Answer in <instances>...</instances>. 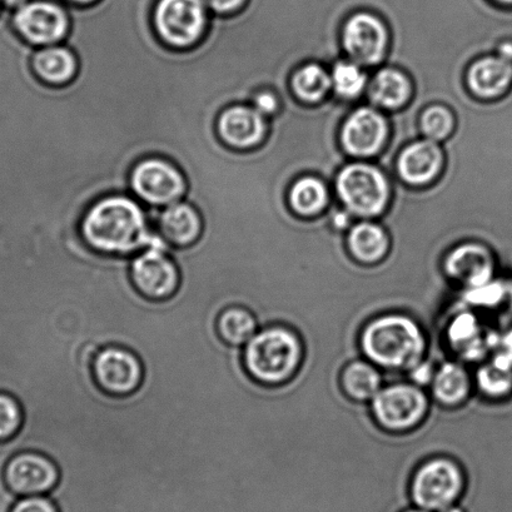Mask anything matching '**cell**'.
I'll return each instance as SVG.
<instances>
[{"label":"cell","instance_id":"1","mask_svg":"<svg viewBox=\"0 0 512 512\" xmlns=\"http://www.w3.org/2000/svg\"><path fill=\"white\" fill-rule=\"evenodd\" d=\"M81 233L93 252L117 258L136 256L159 236L149 212L132 195L99 198L84 215Z\"/></svg>","mask_w":512,"mask_h":512},{"label":"cell","instance_id":"2","mask_svg":"<svg viewBox=\"0 0 512 512\" xmlns=\"http://www.w3.org/2000/svg\"><path fill=\"white\" fill-rule=\"evenodd\" d=\"M359 341L365 359L380 370L409 372L426 357L424 328L405 313H384L372 318L362 327Z\"/></svg>","mask_w":512,"mask_h":512},{"label":"cell","instance_id":"3","mask_svg":"<svg viewBox=\"0 0 512 512\" xmlns=\"http://www.w3.org/2000/svg\"><path fill=\"white\" fill-rule=\"evenodd\" d=\"M241 365L253 384L280 387L291 382L305 360V345L298 332L281 323L260 328L242 347Z\"/></svg>","mask_w":512,"mask_h":512},{"label":"cell","instance_id":"4","mask_svg":"<svg viewBox=\"0 0 512 512\" xmlns=\"http://www.w3.org/2000/svg\"><path fill=\"white\" fill-rule=\"evenodd\" d=\"M128 277L134 291L152 303L173 300L183 282L181 267L161 236L129 260Z\"/></svg>","mask_w":512,"mask_h":512},{"label":"cell","instance_id":"5","mask_svg":"<svg viewBox=\"0 0 512 512\" xmlns=\"http://www.w3.org/2000/svg\"><path fill=\"white\" fill-rule=\"evenodd\" d=\"M210 21L206 0H157L153 6L154 31L162 43L176 51L198 46Z\"/></svg>","mask_w":512,"mask_h":512},{"label":"cell","instance_id":"6","mask_svg":"<svg viewBox=\"0 0 512 512\" xmlns=\"http://www.w3.org/2000/svg\"><path fill=\"white\" fill-rule=\"evenodd\" d=\"M372 419L380 429L401 435L419 429L430 411V399L414 382L382 387L370 402Z\"/></svg>","mask_w":512,"mask_h":512},{"label":"cell","instance_id":"7","mask_svg":"<svg viewBox=\"0 0 512 512\" xmlns=\"http://www.w3.org/2000/svg\"><path fill=\"white\" fill-rule=\"evenodd\" d=\"M94 384L104 395L127 399L142 389L146 365L136 351L119 344L99 347L91 362Z\"/></svg>","mask_w":512,"mask_h":512},{"label":"cell","instance_id":"8","mask_svg":"<svg viewBox=\"0 0 512 512\" xmlns=\"http://www.w3.org/2000/svg\"><path fill=\"white\" fill-rule=\"evenodd\" d=\"M465 472L451 457L421 462L411 480V496L422 510L441 511L455 504L464 491Z\"/></svg>","mask_w":512,"mask_h":512},{"label":"cell","instance_id":"9","mask_svg":"<svg viewBox=\"0 0 512 512\" xmlns=\"http://www.w3.org/2000/svg\"><path fill=\"white\" fill-rule=\"evenodd\" d=\"M131 192L149 207L161 208L182 201L187 193L185 173L171 159L147 157L136 163L129 177Z\"/></svg>","mask_w":512,"mask_h":512},{"label":"cell","instance_id":"10","mask_svg":"<svg viewBox=\"0 0 512 512\" xmlns=\"http://www.w3.org/2000/svg\"><path fill=\"white\" fill-rule=\"evenodd\" d=\"M4 482L16 497L53 494L61 485V467L51 456L37 450L17 452L4 467Z\"/></svg>","mask_w":512,"mask_h":512},{"label":"cell","instance_id":"11","mask_svg":"<svg viewBox=\"0 0 512 512\" xmlns=\"http://www.w3.org/2000/svg\"><path fill=\"white\" fill-rule=\"evenodd\" d=\"M342 202L357 216L380 215L389 201V185L379 169L364 163L342 169L337 180Z\"/></svg>","mask_w":512,"mask_h":512},{"label":"cell","instance_id":"12","mask_svg":"<svg viewBox=\"0 0 512 512\" xmlns=\"http://www.w3.org/2000/svg\"><path fill=\"white\" fill-rule=\"evenodd\" d=\"M13 26L24 41L34 47H48L66 41L71 18L61 4L37 0L19 8Z\"/></svg>","mask_w":512,"mask_h":512},{"label":"cell","instance_id":"13","mask_svg":"<svg viewBox=\"0 0 512 512\" xmlns=\"http://www.w3.org/2000/svg\"><path fill=\"white\" fill-rule=\"evenodd\" d=\"M151 208L152 210L148 211L149 216L153 217L159 236L172 250H185L195 246L201 240L203 233L201 212L185 198L164 207L161 211L159 208Z\"/></svg>","mask_w":512,"mask_h":512},{"label":"cell","instance_id":"14","mask_svg":"<svg viewBox=\"0 0 512 512\" xmlns=\"http://www.w3.org/2000/svg\"><path fill=\"white\" fill-rule=\"evenodd\" d=\"M217 133L226 146L251 151L265 141L266 118L248 103L232 104L218 116Z\"/></svg>","mask_w":512,"mask_h":512},{"label":"cell","instance_id":"15","mask_svg":"<svg viewBox=\"0 0 512 512\" xmlns=\"http://www.w3.org/2000/svg\"><path fill=\"white\" fill-rule=\"evenodd\" d=\"M444 271L450 281L472 290L492 281L495 262L486 247L479 243H465L449 253Z\"/></svg>","mask_w":512,"mask_h":512},{"label":"cell","instance_id":"16","mask_svg":"<svg viewBox=\"0 0 512 512\" xmlns=\"http://www.w3.org/2000/svg\"><path fill=\"white\" fill-rule=\"evenodd\" d=\"M387 44V32L379 19L367 13L356 14L347 22L344 46L357 63L372 66L381 61Z\"/></svg>","mask_w":512,"mask_h":512},{"label":"cell","instance_id":"17","mask_svg":"<svg viewBox=\"0 0 512 512\" xmlns=\"http://www.w3.org/2000/svg\"><path fill=\"white\" fill-rule=\"evenodd\" d=\"M387 136V124L379 112L360 108L352 113L342 129V143L354 156L367 157L375 154Z\"/></svg>","mask_w":512,"mask_h":512},{"label":"cell","instance_id":"18","mask_svg":"<svg viewBox=\"0 0 512 512\" xmlns=\"http://www.w3.org/2000/svg\"><path fill=\"white\" fill-rule=\"evenodd\" d=\"M32 67L42 82L51 86H66L77 77L79 61L76 52L66 44L36 49Z\"/></svg>","mask_w":512,"mask_h":512},{"label":"cell","instance_id":"19","mask_svg":"<svg viewBox=\"0 0 512 512\" xmlns=\"http://www.w3.org/2000/svg\"><path fill=\"white\" fill-rule=\"evenodd\" d=\"M430 386L432 399L437 404L457 409L470 399L474 381L464 365L449 361L436 369Z\"/></svg>","mask_w":512,"mask_h":512},{"label":"cell","instance_id":"20","mask_svg":"<svg viewBox=\"0 0 512 512\" xmlns=\"http://www.w3.org/2000/svg\"><path fill=\"white\" fill-rule=\"evenodd\" d=\"M215 328L222 344L238 350L260 330V321L247 305L231 303L217 313Z\"/></svg>","mask_w":512,"mask_h":512},{"label":"cell","instance_id":"21","mask_svg":"<svg viewBox=\"0 0 512 512\" xmlns=\"http://www.w3.org/2000/svg\"><path fill=\"white\" fill-rule=\"evenodd\" d=\"M379 367L369 360L347 362L340 372V389L347 399L356 404L371 402L384 387Z\"/></svg>","mask_w":512,"mask_h":512},{"label":"cell","instance_id":"22","mask_svg":"<svg viewBox=\"0 0 512 512\" xmlns=\"http://www.w3.org/2000/svg\"><path fill=\"white\" fill-rule=\"evenodd\" d=\"M441 163V149L434 141L416 142L401 154L400 175L407 182L421 185L440 172Z\"/></svg>","mask_w":512,"mask_h":512},{"label":"cell","instance_id":"23","mask_svg":"<svg viewBox=\"0 0 512 512\" xmlns=\"http://www.w3.org/2000/svg\"><path fill=\"white\" fill-rule=\"evenodd\" d=\"M469 82L477 96L484 98L500 96L512 82L511 61L501 56L481 59L472 66Z\"/></svg>","mask_w":512,"mask_h":512},{"label":"cell","instance_id":"24","mask_svg":"<svg viewBox=\"0 0 512 512\" xmlns=\"http://www.w3.org/2000/svg\"><path fill=\"white\" fill-rule=\"evenodd\" d=\"M349 251L352 258L361 265H379L389 255L390 240L380 226L362 222L350 232Z\"/></svg>","mask_w":512,"mask_h":512},{"label":"cell","instance_id":"25","mask_svg":"<svg viewBox=\"0 0 512 512\" xmlns=\"http://www.w3.org/2000/svg\"><path fill=\"white\" fill-rule=\"evenodd\" d=\"M411 86L404 73L396 69H382L372 82V101L387 109L399 108L409 99Z\"/></svg>","mask_w":512,"mask_h":512},{"label":"cell","instance_id":"26","mask_svg":"<svg viewBox=\"0 0 512 512\" xmlns=\"http://www.w3.org/2000/svg\"><path fill=\"white\" fill-rule=\"evenodd\" d=\"M475 384L482 394L500 397L512 387V359L505 355L496 357L489 365L481 367L475 376Z\"/></svg>","mask_w":512,"mask_h":512},{"label":"cell","instance_id":"27","mask_svg":"<svg viewBox=\"0 0 512 512\" xmlns=\"http://www.w3.org/2000/svg\"><path fill=\"white\" fill-rule=\"evenodd\" d=\"M332 84V79L325 69L317 64H308L292 78V88L298 98L307 102H317L325 97Z\"/></svg>","mask_w":512,"mask_h":512},{"label":"cell","instance_id":"28","mask_svg":"<svg viewBox=\"0 0 512 512\" xmlns=\"http://www.w3.org/2000/svg\"><path fill=\"white\" fill-rule=\"evenodd\" d=\"M290 203L301 215H315L327 203V190L323 183L315 178H305L293 185L290 193Z\"/></svg>","mask_w":512,"mask_h":512},{"label":"cell","instance_id":"29","mask_svg":"<svg viewBox=\"0 0 512 512\" xmlns=\"http://www.w3.org/2000/svg\"><path fill=\"white\" fill-rule=\"evenodd\" d=\"M24 424L21 402L8 392L0 391V444L14 439Z\"/></svg>","mask_w":512,"mask_h":512},{"label":"cell","instance_id":"30","mask_svg":"<svg viewBox=\"0 0 512 512\" xmlns=\"http://www.w3.org/2000/svg\"><path fill=\"white\" fill-rule=\"evenodd\" d=\"M332 84L344 98H356L366 84V74L354 63H337L332 72Z\"/></svg>","mask_w":512,"mask_h":512},{"label":"cell","instance_id":"31","mask_svg":"<svg viewBox=\"0 0 512 512\" xmlns=\"http://www.w3.org/2000/svg\"><path fill=\"white\" fill-rule=\"evenodd\" d=\"M454 119L452 114L444 107H431L422 114L421 128L430 141H441L452 131Z\"/></svg>","mask_w":512,"mask_h":512},{"label":"cell","instance_id":"32","mask_svg":"<svg viewBox=\"0 0 512 512\" xmlns=\"http://www.w3.org/2000/svg\"><path fill=\"white\" fill-rule=\"evenodd\" d=\"M9 512H61L56 500L49 495L19 497Z\"/></svg>","mask_w":512,"mask_h":512},{"label":"cell","instance_id":"33","mask_svg":"<svg viewBox=\"0 0 512 512\" xmlns=\"http://www.w3.org/2000/svg\"><path fill=\"white\" fill-rule=\"evenodd\" d=\"M450 340L456 345L464 344V341H474L479 333V325L472 315H460L450 326Z\"/></svg>","mask_w":512,"mask_h":512},{"label":"cell","instance_id":"34","mask_svg":"<svg viewBox=\"0 0 512 512\" xmlns=\"http://www.w3.org/2000/svg\"><path fill=\"white\" fill-rule=\"evenodd\" d=\"M502 296H504V288H502L500 283L491 281L484 286L469 290L467 300H469L470 303H475V305L491 306L495 305L497 301H500Z\"/></svg>","mask_w":512,"mask_h":512},{"label":"cell","instance_id":"35","mask_svg":"<svg viewBox=\"0 0 512 512\" xmlns=\"http://www.w3.org/2000/svg\"><path fill=\"white\" fill-rule=\"evenodd\" d=\"M251 106L266 118L273 116V114L278 111L280 102H278L276 94L271 92V89H258V91L253 94Z\"/></svg>","mask_w":512,"mask_h":512},{"label":"cell","instance_id":"36","mask_svg":"<svg viewBox=\"0 0 512 512\" xmlns=\"http://www.w3.org/2000/svg\"><path fill=\"white\" fill-rule=\"evenodd\" d=\"M435 372V367L429 361L424 360L419 365H416L414 369L407 372V374H409L411 382H414L417 386L424 387L431 385Z\"/></svg>","mask_w":512,"mask_h":512},{"label":"cell","instance_id":"37","mask_svg":"<svg viewBox=\"0 0 512 512\" xmlns=\"http://www.w3.org/2000/svg\"><path fill=\"white\" fill-rule=\"evenodd\" d=\"M146 370L158 371V372H162V374H163V372H166V371H162V369H153V367H147ZM169 374H172V372H166V375H169ZM176 379H180V377H175V379H173V381H176ZM185 380L186 379H180L177 381L181 382V381H185ZM169 381H171V379H169ZM175 384H176V382H175ZM182 386H185L187 391L195 390V387H193L192 385H182ZM183 396H185V395H183ZM190 396L192 399V404H198V402H201L200 396H198L197 394H193ZM187 405H191V404H187ZM192 407H195L197 419H196V422H193V424H191V425H200V424H202V422H206L205 419H203V417H205V410H203V407L202 406H192ZM167 429H168V427H167ZM187 430H192V429H187ZM195 431H197L196 441L206 439V431H201V430H195Z\"/></svg>","mask_w":512,"mask_h":512},{"label":"cell","instance_id":"38","mask_svg":"<svg viewBox=\"0 0 512 512\" xmlns=\"http://www.w3.org/2000/svg\"><path fill=\"white\" fill-rule=\"evenodd\" d=\"M207 6L218 16H232L240 12L246 0H206Z\"/></svg>","mask_w":512,"mask_h":512},{"label":"cell","instance_id":"39","mask_svg":"<svg viewBox=\"0 0 512 512\" xmlns=\"http://www.w3.org/2000/svg\"><path fill=\"white\" fill-rule=\"evenodd\" d=\"M500 56L512 61V43H504L500 48Z\"/></svg>","mask_w":512,"mask_h":512},{"label":"cell","instance_id":"40","mask_svg":"<svg viewBox=\"0 0 512 512\" xmlns=\"http://www.w3.org/2000/svg\"><path fill=\"white\" fill-rule=\"evenodd\" d=\"M335 223H336V226L338 228H344L347 226V223H349V218H347L344 213H340V215H338L336 218H335Z\"/></svg>","mask_w":512,"mask_h":512},{"label":"cell","instance_id":"41","mask_svg":"<svg viewBox=\"0 0 512 512\" xmlns=\"http://www.w3.org/2000/svg\"><path fill=\"white\" fill-rule=\"evenodd\" d=\"M7 6L12 8H22L26 6L27 0H6Z\"/></svg>","mask_w":512,"mask_h":512},{"label":"cell","instance_id":"42","mask_svg":"<svg viewBox=\"0 0 512 512\" xmlns=\"http://www.w3.org/2000/svg\"><path fill=\"white\" fill-rule=\"evenodd\" d=\"M505 345L506 355L510 356L512 359V331L509 333V335L506 336Z\"/></svg>","mask_w":512,"mask_h":512},{"label":"cell","instance_id":"43","mask_svg":"<svg viewBox=\"0 0 512 512\" xmlns=\"http://www.w3.org/2000/svg\"><path fill=\"white\" fill-rule=\"evenodd\" d=\"M74 4H79V6H91V4L96 3L97 0H69Z\"/></svg>","mask_w":512,"mask_h":512},{"label":"cell","instance_id":"44","mask_svg":"<svg viewBox=\"0 0 512 512\" xmlns=\"http://www.w3.org/2000/svg\"><path fill=\"white\" fill-rule=\"evenodd\" d=\"M440 512H464V511H462L461 509H459V507H456V506H449V507H446V509L441 510Z\"/></svg>","mask_w":512,"mask_h":512},{"label":"cell","instance_id":"45","mask_svg":"<svg viewBox=\"0 0 512 512\" xmlns=\"http://www.w3.org/2000/svg\"><path fill=\"white\" fill-rule=\"evenodd\" d=\"M497 2L512 4V0H497Z\"/></svg>","mask_w":512,"mask_h":512},{"label":"cell","instance_id":"46","mask_svg":"<svg viewBox=\"0 0 512 512\" xmlns=\"http://www.w3.org/2000/svg\"><path fill=\"white\" fill-rule=\"evenodd\" d=\"M407 512H429V511H426V510H411V511H407Z\"/></svg>","mask_w":512,"mask_h":512}]
</instances>
